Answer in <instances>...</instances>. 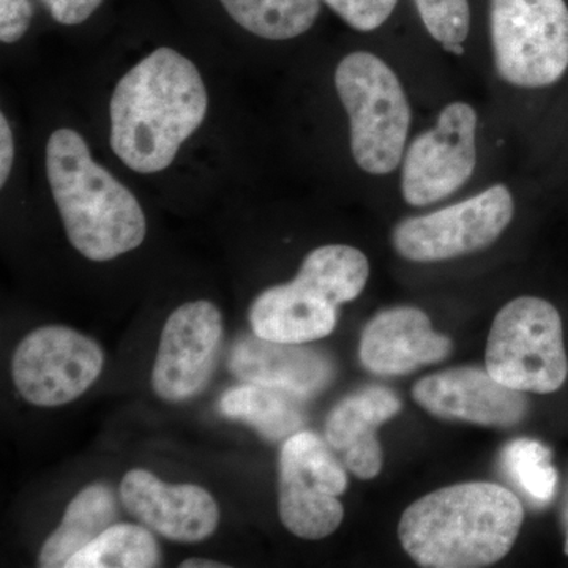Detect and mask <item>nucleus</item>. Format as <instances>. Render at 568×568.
<instances>
[{
	"label": "nucleus",
	"instance_id": "2eb2a0df",
	"mask_svg": "<svg viewBox=\"0 0 568 568\" xmlns=\"http://www.w3.org/2000/svg\"><path fill=\"white\" fill-rule=\"evenodd\" d=\"M450 353V338L433 331L428 315L416 306L381 312L366 324L358 347L362 365L377 376L409 375Z\"/></svg>",
	"mask_w": 568,
	"mask_h": 568
},
{
	"label": "nucleus",
	"instance_id": "39448f33",
	"mask_svg": "<svg viewBox=\"0 0 568 568\" xmlns=\"http://www.w3.org/2000/svg\"><path fill=\"white\" fill-rule=\"evenodd\" d=\"M335 88L349 118L355 163L369 174L395 171L410 126L409 102L395 71L372 52H353L336 67Z\"/></svg>",
	"mask_w": 568,
	"mask_h": 568
},
{
	"label": "nucleus",
	"instance_id": "5701e85b",
	"mask_svg": "<svg viewBox=\"0 0 568 568\" xmlns=\"http://www.w3.org/2000/svg\"><path fill=\"white\" fill-rule=\"evenodd\" d=\"M426 31L450 54L465 52L463 41L470 29L467 0H414Z\"/></svg>",
	"mask_w": 568,
	"mask_h": 568
},
{
	"label": "nucleus",
	"instance_id": "6e6552de",
	"mask_svg": "<svg viewBox=\"0 0 568 568\" xmlns=\"http://www.w3.org/2000/svg\"><path fill=\"white\" fill-rule=\"evenodd\" d=\"M347 474L327 440L297 432L284 440L280 454V518L284 528L305 540L334 534L345 518L338 497Z\"/></svg>",
	"mask_w": 568,
	"mask_h": 568
},
{
	"label": "nucleus",
	"instance_id": "9d476101",
	"mask_svg": "<svg viewBox=\"0 0 568 568\" xmlns=\"http://www.w3.org/2000/svg\"><path fill=\"white\" fill-rule=\"evenodd\" d=\"M103 364L102 347L92 338L62 325H47L22 339L11 373L26 402L58 407L80 398L99 379Z\"/></svg>",
	"mask_w": 568,
	"mask_h": 568
},
{
	"label": "nucleus",
	"instance_id": "9b49d317",
	"mask_svg": "<svg viewBox=\"0 0 568 568\" xmlns=\"http://www.w3.org/2000/svg\"><path fill=\"white\" fill-rule=\"evenodd\" d=\"M477 112L455 102L437 123L410 142L403 162L402 190L407 204L429 205L462 189L477 163Z\"/></svg>",
	"mask_w": 568,
	"mask_h": 568
},
{
	"label": "nucleus",
	"instance_id": "b1692460",
	"mask_svg": "<svg viewBox=\"0 0 568 568\" xmlns=\"http://www.w3.org/2000/svg\"><path fill=\"white\" fill-rule=\"evenodd\" d=\"M355 31L369 32L390 18L398 0H324Z\"/></svg>",
	"mask_w": 568,
	"mask_h": 568
},
{
	"label": "nucleus",
	"instance_id": "6ab92c4d",
	"mask_svg": "<svg viewBox=\"0 0 568 568\" xmlns=\"http://www.w3.org/2000/svg\"><path fill=\"white\" fill-rule=\"evenodd\" d=\"M294 398L297 396L246 383L224 392L220 398V413L252 425L267 439H287L304 425V416Z\"/></svg>",
	"mask_w": 568,
	"mask_h": 568
},
{
	"label": "nucleus",
	"instance_id": "a878e982",
	"mask_svg": "<svg viewBox=\"0 0 568 568\" xmlns=\"http://www.w3.org/2000/svg\"><path fill=\"white\" fill-rule=\"evenodd\" d=\"M50 11L52 20L63 26H78L88 21L104 0H40Z\"/></svg>",
	"mask_w": 568,
	"mask_h": 568
},
{
	"label": "nucleus",
	"instance_id": "cd10ccee",
	"mask_svg": "<svg viewBox=\"0 0 568 568\" xmlns=\"http://www.w3.org/2000/svg\"><path fill=\"white\" fill-rule=\"evenodd\" d=\"M182 568H224L230 567L226 564L216 562L209 559H186L181 564Z\"/></svg>",
	"mask_w": 568,
	"mask_h": 568
},
{
	"label": "nucleus",
	"instance_id": "423d86ee",
	"mask_svg": "<svg viewBox=\"0 0 568 568\" xmlns=\"http://www.w3.org/2000/svg\"><path fill=\"white\" fill-rule=\"evenodd\" d=\"M485 361L489 375L514 390L558 392L568 376L558 310L538 297L508 302L493 321Z\"/></svg>",
	"mask_w": 568,
	"mask_h": 568
},
{
	"label": "nucleus",
	"instance_id": "a211bd4d",
	"mask_svg": "<svg viewBox=\"0 0 568 568\" xmlns=\"http://www.w3.org/2000/svg\"><path fill=\"white\" fill-rule=\"evenodd\" d=\"M118 518V500L108 485L93 484L81 489L67 507L61 526L44 541L39 566L67 567V562L82 548L92 544Z\"/></svg>",
	"mask_w": 568,
	"mask_h": 568
},
{
	"label": "nucleus",
	"instance_id": "f03ea898",
	"mask_svg": "<svg viewBox=\"0 0 568 568\" xmlns=\"http://www.w3.org/2000/svg\"><path fill=\"white\" fill-rule=\"evenodd\" d=\"M523 521L525 508L510 489L469 481L437 489L407 507L398 536L420 567H488L514 548Z\"/></svg>",
	"mask_w": 568,
	"mask_h": 568
},
{
	"label": "nucleus",
	"instance_id": "393cba45",
	"mask_svg": "<svg viewBox=\"0 0 568 568\" xmlns=\"http://www.w3.org/2000/svg\"><path fill=\"white\" fill-rule=\"evenodd\" d=\"M33 10L29 0H0V40L11 44L29 31Z\"/></svg>",
	"mask_w": 568,
	"mask_h": 568
},
{
	"label": "nucleus",
	"instance_id": "ddd939ff",
	"mask_svg": "<svg viewBox=\"0 0 568 568\" xmlns=\"http://www.w3.org/2000/svg\"><path fill=\"white\" fill-rule=\"evenodd\" d=\"M413 396L433 416L481 426L510 428L528 414L523 392L504 386L488 369L474 366L426 376L414 386Z\"/></svg>",
	"mask_w": 568,
	"mask_h": 568
},
{
	"label": "nucleus",
	"instance_id": "20e7f679",
	"mask_svg": "<svg viewBox=\"0 0 568 568\" xmlns=\"http://www.w3.org/2000/svg\"><path fill=\"white\" fill-rule=\"evenodd\" d=\"M368 276V260L354 246L313 250L293 282L268 287L254 298L250 308L254 335L290 345L325 338L335 331L338 306L357 298Z\"/></svg>",
	"mask_w": 568,
	"mask_h": 568
},
{
	"label": "nucleus",
	"instance_id": "7ed1b4c3",
	"mask_svg": "<svg viewBox=\"0 0 568 568\" xmlns=\"http://www.w3.org/2000/svg\"><path fill=\"white\" fill-rule=\"evenodd\" d=\"M47 175L67 237L88 260H115L144 242L148 223L134 194L92 159L80 133L59 129L47 142Z\"/></svg>",
	"mask_w": 568,
	"mask_h": 568
},
{
	"label": "nucleus",
	"instance_id": "f8f14e48",
	"mask_svg": "<svg viewBox=\"0 0 568 568\" xmlns=\"http://www.w3.org/2000/svg\"><path fill=\"white\" fill-rule=\"evenodd\" d=\"M223 339V317L212 302L179 306L168 317L153 365L152 387L164 402L181 403L204 390Z\"/></svg>",
	"mask_w": 568,
	"mask_h": 568
},
{
	"label": "nucleus",
	"instance_id": "0eeeda50",
	"mask_svg": "<svg viewBox=\"0 0 568 568\" xmlns=\"http://www.w3.org/2000/svg\"><path fill=\"white\" fill-rule=\"evenodd\" d=\"M497 73L508 84L538 89L568 69V9L564 0H489Z\"/></svg>",
	"mask_w": 568,
	"mask_h": 568
},
{
	"label": "nucleus",
	"instance_id": "f257e3e1",
	"mask_svg": "<svg viewBox=\"0 0 568 568\" xmlns=\"http://www.w3.org/2000/svg\"><path fill=\"white\" fill-rule=\"evenodd\" d=\"M207 110L196 65L181 52L159 48L126 71L112 92V151L134 173H160L203 125Z\"/></svg>",
	"mask_w": 568,
	"mask_h": 568
},
{
	"label": "nucleus",
	"instance_id": "412c9836",
	"mask_svg": "<svg viewBox=\"0 0 568 568\" xmlns=\"http://www.w3.org/2000/svg\"><path fill=\"white\" fill-rule=\"evenodd\" d=\"M162 560L149 528L112 525L67 562V568H152Z\"/></svg>",
	"mask_w": 568,
	"mask_h": 568
},
{
	"label": "nucleus",
	"instance_id": "dca6fc26",
	"mask_svg": "<svg viewBox=\"0 0 568 568\" xmlns=\"http://www.w3.org/2000/svg\"><path fill=\"white\" fill-rule=\"evenodd\" d=\"M230 369L239 379L306 398L323 390L335 376L327 355L302 345L244 336L231 351Z\"/></svg>",
	"mask_w": 568,
	"mask_h": 568
},
{
	"label": "nucleus",
	"instance_id": "f3484780",
	"mask_svg": "<svg viewBox=\"0 0 568 568\" xmlns=\"http://www.w3.org/2000/svg\"><path fill=\"white\" fill-rule=\"evenodd\" d=\"M402 402L384 387H368L347 396L332 410L325 424V440L355 477L375 478L383 469V447L376 429L394 418Z\"/></svg>",
	"mask_w": 568,
	"mask_h": 568
},
{
	"label": "nucleus",
	"instance_id": "bb28decb",
	"mask_svg": "<svg viewBox=\"0 0 568 568\" xmlns=\"http://www.w3.org/2000/svg\"><path fill=\"white\" fill-rule=\"evenodd\" d=\"M14 160V140L6 114H0V186L9 181Z\"/></svg>",
	"mask_w": 568,
	"mask_h": 568
},
{
	"label": "nucleus",
	"instance_id": "aec40b11",
	"mask_svg": "<svg viewBox=\"0 0 568 568\" xmlns=\"http://www.w3.org/2000/svg\"><path fill=\"white\" fill-rule=\"evenodd\" d=\"M245 31L265 40H291L308 32L321 13V0H220Z\"/></svg>",
	"mask_w": 568,
	"mask_h": 568
},
{
	"label": "nucleus",
	"instance_id": "1a4fd4ad",
	"mask_svg": "<svg viewBox=\"0 0 568 568\" xmlns=\"http://www.w3.org/2000/svg\"><path fill=\"white\" fill-rule=\"evenodd\" d=\"M514 197L495 185L463 203L396 224V252L414 263H439L495 244L514 219Z\"/></svg>",
	"mask_w": 568,
	"mask_h": 568
},
{
	"label": "nucleus",
	"instance_id": "4be33fe9",
	"mask_svg": "<svg viewBox=\"0 0 568 568\" xmlns=\"http://www.w3.org/2000/svg\"><path fill=\"white\" fill-rule=\"evenodd\" d=\"M552 452L534 439H517L500 455L507 476L538 506L548 504L558 488V470L551 463Z\"/></svg>",
	"mask_w": 568,
	"mask_h": 568
},
{
	"label": "nucleus",
	"instance_id": "c85d7f7f",
	"mask_svg": "<svg viewBox=\"0 0 568 568\" xmlns=\"http://www.w3.org/2000/svg\"><path fill=\"white\" fill-rule=\"evenodd\" d=\"M564 523H566L567 538H566V555L568 556V499L566 504V508H564Z\"/></svg>",
	"mask_w": 568,
	"mask_h": 568
},
{
	"label": "nucleus",
	"instance_id": "4468645a",
	"mask_svg": "<svg viewBox=\"0 0 568 568\" xmlns=\"http://www.w3.org/2000/svg\"><path fill=\"white\" fill-rule=\"evenodd\" d=\"M123 507L145 528L170 540H205L215 532L220 510L215 499L197 485H168L144 469L125 474L121 484Z\"/></svg>",
	"mask_w": 568,
	"mask_h": 568
}]
</instances>
